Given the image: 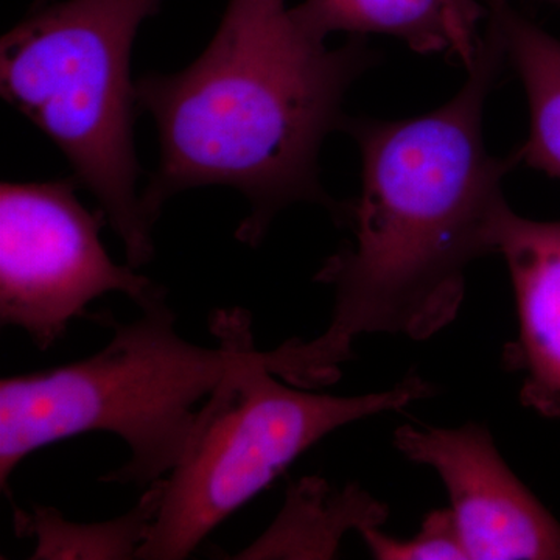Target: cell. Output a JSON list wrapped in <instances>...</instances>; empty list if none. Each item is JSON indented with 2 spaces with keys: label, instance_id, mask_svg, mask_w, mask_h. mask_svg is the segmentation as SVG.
<instances>
[{
  "label": "cell",
  "instance_id": "obj_11",
  "mask_svg": "<svg viewBox=\"0 0 560 560\" xmlns=\"http://www.w3.org/2000/svg\"><path fill=\"white\" fill-rule=\"evenodd\" d=\"M486 3L528 97L529 135L515 153L521 164L560 179V40L512 9L510 0Z\"/></svg>",
  "mask_w": 560,
  "mask_h": 560
},
{
  "label": "cell",
  "instance_id": "obj_5",
  "mask_svg": "<svg viewBox=\"0 0 560 560\" xmlns=\"http://www.w3.org/2000/svg\"><path fill=\"white\" fill-rule=\"evenodd\" d=\"M280 382L250 348L201 407L178 466L136 559L189 558L217 526L327 434L355 420L425 399L431 386L408 377L393 389L338 397Z\"/></svg>",
  "mask_w": 560,
  "mask_h": 560
},
{
  "label": "cell",
  "instance_id": "obj_4",
  "mask_svg": "<svg viewBox=\"0 0 560 560\" xmlns=\"http://www.w3.org/2000/svg\"><path fill=\"white\" fill-rule=\"evenodd\" d=\"M161 0H68L33 9L0 46V88L10 105L54 140L97 198L127 261L153 259V221L136 184L132 43Z\"/></svg>",
  "mask_w": 560,
  "mask_h": 560
},
{
  "label": "cell",
  "instance_id": "obj_3",
  "mask_svg": "<svg viewBox=\"0 0 560 560\" xmlns=\"http://www.w3.org/2000/svg\"><path fill=\"white\" fill-rule=\"evenodd\" d=\"M130 324L108 316V345L94 355L14 375L0 382V486L11 499L18 466L38 448L84 433H110L130 448V460L102 481L139 488L171 474L209 397L254 348L250 316L242 308L210 316L215 348L184 340L176 315L162 300L140 308Z\"/></svg>",
  "mask_w": 560,
  "mask_h": 560
},
{
  "label": "cell",
  "instance_id": "obj_14",
  "mask_svg": "<svg viewBox=\"0 0 560 560\" xmlns=\"http://www.w3.org/2000/svg\"><path fill=\"white\" fill-rule=\"evenodd\" d=\"M47 0H36L35 7L33 9H38V7L46 5Z\"/></svg>",
  "mask_w": 560,
  "mask_h": 560
},
{
  "label": "cell",
  "instance_id": "obj_7",
  "mask_svg": "<svg viewBox=\"0 0 560 560\" xmlns=\"http://www.w3.org/2000/svg\"><path fill=\"white\" fill-rule=\"evenodd\" d=\"M394 445L440 475L470 560H560V523L501 458L485 427L404 425Z\"/></svg>",
  "mask_w": 560,
  "mask_h": 560
},
{
  "label": "cell",
  "instance_id": "obj_13",
  "mask_svg": "<svg viewBox=\"0 0 560 560\" xmlns=\"http://www.w3.org/2000/svg\"><path fill=\"white\" fill-rule=\"evenodd\" d=\"M372 558L381 560L467 559L451 510L433 511L411 539L386 536L378 528L361 533Z\"/></svg>",
  "mask_w": 560,
  "mask_h": 560
},
{
  "label": "cell",
  "instance_id": "obj_6",
  "mask_svg": "<svg viewBox=\"0 0 560 560\" xmlns=\"http://www.w3.org/2000/svg\"><path fill=\"white\" fill-rule=\"evenodd\" d=\"M73 179L0 187V323L18 327L40 350L61 340L88 305L121 293L149 307L167 291L103 248L105 212L77 198Z\"/></svg>",
  "mask_w": 560,
  "mask_h": 560
},
{
  "label": "cell",
  "instance_id": "obj_1",
  "mask_svg": "<svg viewBox=\"0 0 560 560\" xmlns=\"http://www.w3.org/2000/svg\"><path fill=\"white\" fill-rule=\"evenodd\" d=\"M506 61L488 20L469 79L451 102L412 119H346L363 173L359 197L335 217L352 237L316 276L334 289V312L313 340L265 352L280 381L330 385L361 335L427 340L456 318L467 267L495 253L504 176L521 165L515 151L492 156L482 138L486 101Z\"/></svg>",
  "mask_w": 560,
  "mask_h": 560
},
{
  "label": "cell",
  "instance_id": "obj_12",
  "mask_svg": "<svg viewBox=\"0 0 560 560\" xmlns=\"http://www.w3.org/2000/svg\"><path fill=\"white\" fill-rule=\"evenodd\" d=\"M164 478L151 482L138 504L108 522L66 521L60 511L35 506L32 512L14 508V529L21 539H35L33 560L136 559L160 512Z\"/></svg>",
  "mask_w": 560,
  "mask_h": 560
},
{
  "label": "cell",
  "instance_id": "obj_9",
  "mask_svg": "<svg viewBox=\"0 0 560 560\" xmlns=\"http://www.w3.org/2000/svg\"><path fill=\"white\" fill-rule=\"evenodd\" d=\"M293 10L313 35L396 36L418 54H441L470 69L480 54L488 7L477 0H304Z\"/></svg>",
  "mask_w": 560,
  "mask_h": 560
},
{
  "label": "cell",
  "instance_id": "obj_8",
  "mask_svg": "<svg viewBox=\"0 0 560 560\" xmlns=\"http://www.w3.org/2000/svg\"><path fill=\"white\" fill-rule=\"evenodd\" d=\"M493 243L506 261L517 305L518 338L506 349V361L525 372L523 404L559 418L560 220L523 219L506 206Z\"/></svg>",
  "mask_w": 560,
  "mask_h": 560
},
{
  "label": "cell",
  "instance_id": "obj_2",
  "mask_svg": "<svg viewBox=\"0 0 560 560\" xmlns=\"http://www.w3.org/2000/svg\"><path fill=\"white\" fill-rule=\"evenodd\" d=\"M375 60L355 36L340 49L298 21L285 0H230L208 49L172 75L136 83L160 132V167L142 197L151 221L173 195L230 186L249 201L237 238L257 246L280 210L341 202L319 183L320 145L342 128L350 84Z\"/></svg>",
  "mask_w": 560,
  "mask_h": 560
},
{
  "label": "cell",
  "instance_id": "obj_10",
  "mask_svg": "<svg viewBox=\"0 0 560 560\" xmlns=\"http://www.w3.org/2000/svg\"><path fill=\"white\" fill-rule=\"evenodd\" d=\"M386 508L357 486L337 490L323 478L291 485L278 518L232 559H330L349 530L378 528Z\"/></svg>",
  "mask_w": 560,
  "mask_h": 560
},
{
  "label": "cell",
  "instance_id": "obj_15",
  "mask_svg": "<svg viewBox=\"0 0 560 560\" xmlns=\"http://www.w3.org/2000/svg\"><path fill=\"white\" fill-rule=\"evenodd\" d=\"M548 2L559 3V5H560V0H548Z\"/></svg>",
  "mask_w": 560,
  "mask_h": 560
}]
</instances>
